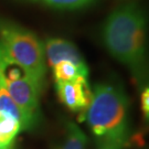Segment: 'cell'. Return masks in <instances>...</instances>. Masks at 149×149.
<instances>
[{
  "instance_id": "3",
  "label": "cell",
  "mask_w": 149,
  "mask_h": 149,
  "mask_svg": "<svg viewBox=\"0 0 149 149\" xmlns=\"http://www.w3.org/2000/svg\"><path fill=\"white\" fill-rule=\"evenodd\" d=\"M0 45L11 63L19 66L42 91L47 73L42 41L26 28L0 20Z\"/></svg>"
},
{
  "instance_id": "2",
  "label": "cell",
  "mask_w": 149,
  "mask_h": 149,
  "mask_svg": "<svg viewBox=\"0 0 149 149\" xmlns=\"http://www.w3.org/2000/svg\"><path fill=\"white\" fill-rule=\"evenodd\" d=\"M85 119L97 149H126L132 140L130 103L124 86L116 81L94 86Z\"/></svg>"
},
{
  "instance_id": "11",
  "label": "cell",
  "mask_w": 149,
  "mask_h": 149,
  "mask_svg": "<svg viewBox=\"0 0 149 149\" xmlns=\"http://www.w3.org/2000/svg\"><path fill=\"white\" fill-rule=\"evenodd\" d=\"M59 10H80L94 5L97 0H33Z\"/></svg>"
},
{
  "instance_id": "6",
  "label": "cell",
  "mask_w": 149,
  "mask_h": 149,
  "mask_svg": "<svg viewBox=\"0 0 149 149\" xmlns=\"http://www.w3.org/2000/svg\"><path fill=\"white\" fill-rule=\"evenodd\" d=\"M44 52L45 60L51 68L62 61H70L82 68H88L80 51L69 40L61 38H50L44 43Z\"/></svg>"
},
{
  "instance_id": "12",
  "label": "cell",
  "mask_w": 149,
  "mask_h": 149,
  "mask_svg": "<svg viewBox=\"0 0 149 149\" xmlns=\"http://www.w3.org/2000/svg\"><path fill=\"white\" fill-rule=\"evenodd\" d=\"M140 104H141V112L145 117V120L149 123V85L145 86L140 91Z\"/></svg>"
},
{
  "instance_id": "5",
  "label": "cell",
  "mask_w": 149,
  "mask_h": 149,
  "mask_svg": "<svg viewBox=\"0 0 149 149\" xmlns=\"http://www.w3.org/2000/svg\"><path fill=\"white\" fill-rule=\"evenodd\" d=\"M58 97L66 108L72 112L84 113L92 97L87 77H79L69 82H55Z\"/></svg>"
},
{
  "instance_id": "7",
  "label": "cell",
  "mask_w": 149,
  "mask_h": 149,
  "mask_svg": "<svg viewBox=\"0 0 149 149\" xmlns=\"http://www.w3.org/2000/svg\"><path fill=\"white\" fill-rule=\"evenodd\" d=\"M8 58L5 54L3 50L0 45V111L9 114L11 116L17 118L19 122L21 123L22 129L27 130L34 127L28 117L23 114L21 109L17 106V104L11 98L9 92L7 90L5 84V73L7 65H8Z\"/></svg>"
},
{
  "instance_id": "1",
  "label": "cell",
  "mask_w": 149,
  "mask_h": 149,
  "mask_svg": "<svg viewBox=\"0 0 149 149\" xmlns=\"http://www.w3.org/2000/svg\"><path fill=\"white\" fill-rule=\"evenodd\" d=\"M102 41L139 91L149 85V17L143 6L130 1L114 9L102 27Z\"/></svg>"
},
{
  "instance_id": "9",
  "label": "cell",
  "mask_w": 149,
  "mask_h": 149,
  "mask_svg": "<svg viewBox=\"0 0 149 149\" xmlns=\"http://www.w3.org/2000/svg\"><path fill=\"white\" fill-rule=\"evenodd\" d=\"M21 130V123L17 118L0 111V146L11 147L17 135Z\"/></svg>"
},
{
  "instance_id": "13",
  "label": "cell",
  "mask_w": 149,
  "mask_h": 149,
  "mask_svg": "<svg viewBox=\"0 0 149 149\" xmlns=\"http://www.w3.org/2000/svg\"><path fill=\"white\" fill-rule=\"evenodd\" d=\"M0 149H12V146L11 147H2V146H0Z\"/></svg>"
},
{
  "instance_id": "4",
  "label": "cell",
  "mask_w": 149,
  "mask_h": 149,
  "mask_svg": "<svg viewBox=\"0 0 149 149\" xmlns=\"http://www.w3.org/2000/svg\"><path fill=\"white\" fill-rule=\"evenodd\" d=\"M5 84L17 106L36 126L39 115V96L41 90L19 66L12 64L10 61L6 69Z\"/></svg>"
},
{
  "instance_id": "8",
  "label": "cell",
  "mask_w": 149,
  "mask_h": 149,
  "mask_svg": "<svg viewBox=\"0 0 149 149\" xmlns=\"http://www.w3.org/2000/svg\"><path fill=\"white\" fill-rule=\"evenodd\" d=\"M52 71L55 82H69L79 77H88L90 74L88 68H82L70 61H62L56 63L52 66Z\"/></svg>"
},
{
  "instance_id": "10",
  "label": "cell",
  "mask_w": 149,
  "mask_h": 149,
  "mask_svg": "<svg viewBox=\"0 0 149 149\" xmlns=\"http://www.w3.org/2000/svg\"><path fill=\"white\" fill-rule=\"evenodd\" d=\"M87 144L86 135L74 123L68 122L65 126V138L63 144L56 149H85Z\"/></svg>"
}]
</instances>
